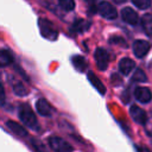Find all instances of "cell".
<instances>
[{"label": "cell", "mask_w": 152, "mask_h": 152, "mask_svg": "<svg viewBox=\"0 0 152 152\" xmlns=\"http://www.w3.org/2000/svg\"><path fill=\"white\" fill-rule=\"evenodd\" d=\"M38 26H39L40 33L44 38H46L49 40H56L57 39L58 31L51 21H49L48 19H44V18H40L38 20Z\"/></svg>", "instance_id": "6da1fadb"}, {"label": "cell", "mask_w": 152, "mask_h": 152, "mask_svg": "<svg viewBox=\"0 0 152 152\" xmlns=\"http://www.w3.org/2000/svg\"><path fill=\"white\" fill-rule=\"evenodd\" d=\"M19 116L21 119V121L30 128L32 129H38L39 128V125H38V121H37V118L34 115V113L31 110L30 107L27 106H23L20 112H19Z\"/></svg>", "instance_id": "7a4b0ae2"}, {"label": "cell", "mask_w": 152, "mask_h": 152, "mask_svg": "<svg viewBox=\"0 0 152 152\" xmlns=\"http://www.w3.org/2000/svg\"><path fill=\"white\" fill-rule=\"evenodd\" d=\"M49 144H50V147L55 152H71L72 151L71 146L59 137H51L49 140Z\"/></svg>", "instance_id": "3957f363"}, {"label": "cell", "mask_w": 152, "mask_h": 152, "mask_svg": "<svg viewBox=\"0 0 152 152\" xmlns=\"http://www.w3.org/2000/svg\"><path fill=\"white\" fill-rule=\"evenodd\" d=\"M97 11L106 19H115L116 18V10H115V7L112 4L107 2V1H101L99 4V6H97Z\"/></svg>", "instance_id": "277c9868"}, {"label": "cell", "mask_w": 152, "mask_h": 152, "mask_svg": "<svg viewBox=\"0 0 152 152\" xmlns=\"http://www.w3.org/2000/svg\"><path fill=\"white\" fill-rule=\"evenodd\" d=\"M95 59H96L97 68L100 70L107 69L108 62H109V55H108V52L104 49H102V48L96 49V51H95Z\"/></svg>", "instance_id": "5b68a950"}, {"label": "cell", "mask_w": 152, "mask_h": 152, "mask_svg": "<svg viewBox=\"0 0 152 152\" xmlns=\"http://www.w3.org/2000/svg\"><path fill=\"white\" fill-rule=\"evenodd\" d=\"M150 50V44L146 42V40H142V39H137L134 43H133V52L137 57L141 58L144 56H146V53L148 52Z\"/></svg>", "instance_id": "8992f818"}, {"label": "cell", "mask_w": 152, "mask_h": 152, "mask_svg": "<svg viewBox=\"0 0 152 152\" xmlns=\"http://www.w3.org/2000/svg\"><path fill=\"white\" fill-rule=\"evenodd\" d=\"M129 114H131L132 119H133L137 124H140V125H145V124H146L147 114H146L141 108H139L138 106H132L131 109H129Z\"/></svg>", "instance_id": "52a82bcc"}, {"label": "cell", "mask_w": 152, "mask_h": 152, "mask_svg": "<svg viewBox=\"0 0 152 152\" xmlns=\"http://www.w3.org/2000/svg\"><path fill=\"white\" fill-rule=\"evenodd\" d=\"M134 96H135V99L138 101H140L142 103H147L152 99V93L146 87H138L135 89V91H134Z\"/></svg>", "instance_id": "ba28073f"}, {"label": "cell", "mask_w": 152, "mask_h": 152, "mask_svg": "<svg viewBox=\"0 0 152 152\" xmlns=\"http://www.w3.org/2000/svg\"><path fill=\"white\" fill-rule=\"evenodd\" d=\"M121 17H122L124 21H126L127 24H131V25H135L138 23V20H139L138 14L131 7H125L121 11Z\"/></svg>", "instance_id": "9c48e42d"}, {"label": "cell", "mask_w": 152, "mask_h": 152, "mask_svg": "<svg viewBox=\"0 0 152 152\" xmlns=\"http://www.w3.org/2000/svg\"><path fill=\"white\" fill-rule=\"evenodd\" d=\"M36 108H37L38 113H39L40 115H43V116H49V115H51V113H52V107H51V104H50L46 100H44V99H40V100L37 101Z\"/></svg>", "instance_id": "30bf717a"}, {"label": "cell", "mask_w": 152, "mask_h": 152, "mask_svg": "<svg viewBox=\"0 0 152 152\" xmlns=\"http://www.w3.org/2000/svg\"><path fill=\"white\" fill-rule=\"evenodd\" d=\"M133 69H134V62L131 58L126 57V58H122L120 61V63H119V70H120V72L122 75H128Z\"/></svg>", "instance_id": "8fae6325"}, {"label": "cell", "mask_w": 152, "mask_h": 152, "mask_svg": "<svg viewBox=\"0 0 152 152\" xmlns=\"http://www.w3.org/2000/svg\"><path fill=\"white\" fill-rule=\"evenodd\" d=\"M6 125H7V127H8L12 132H14L17 135H20V137H26V135H27V132L25 131V128H24L23 126H20V125H19L18 122H15V121L10 120V121L6 122Z\"/></svg>", "instance_id": "7c38bea8"}, {"label": "cell", "mask_w": 152, "mask_h": 152, "mask_svg": "<svg viewBox=\"0 0 152 152\" xmlns=\"http://www.w3.org/2000/svg\"><path fill=\"white\" fill-rule=\"evenodd\" d=\"M88 80L90 81V83L101 93V94H104L106 93V88H104V86L100 82V80H99V77L94 74V72H88Z\"/></svg>", "instance_id": "4fadbf2b"}, {"label": "cell", "mask_w": 152, "mask_h": 152, "mask_svg": "<svg viewBox=\"0 0 152 152\" xmlns=\"http://www.w3.org/2000/svg\"><path fill=\"white\" fill-rule=\"evenodd\" d=\"M142 28L147 36H152V14H145L142 17Z\"/></svg>", "instance_id": "5bb4252c"}, {"label": "cell", "mask_w": 152, "mask_h": 152, "mask_svg": "<svg viewBox=\"0 0 152 152\" xmlns=\"http://www.w3.org/2000/svg\"><path fill=\"white\" fill-rule=\"evenodd\" d=\"M89 26H90L89 21H86L84 19H77L72 25V30L76 32H84L86 30L89 28Z\"/></svg>", "instance_id": "9a60e30c"}, {"label": "cell", "mask_w": 152, "mask_h": 152, "mask_svg": "<svg viewBox=\"0 0 152 152\" xmlns=\"http://www.w3.org/2000/svg\"><path fill=\"white\" fill-rule=\"evenodd\" d=\"M12 61H13V57H12L11 51L4 49V50L1 51V53H0V64H1L2 66H6V65H8L10 63H12Z\"/></svg>", "instance_id": "2e32d148"}, {"label": "cell", "mask_w": 152, "mask_h": 152, "mask_svg": "<svg viewBox=\"0 0 152 152\" xmlns=\"http://www.w3.org/2000/svg\"><path fill=\"white\" fill-rule=\"evenodd\" d=\"M72 64H74V66L78 71H84L86 70V66H87L86 59L82 56H74L72 57Z\"/></svg>", "instance_id": "e0dca14e"}, {"label": "cell", "mask_w": 152, "mask_h": 152, "mask_svg": "<svg viewBox=\"0 0 152 152\" xmlns=\"http://www.w3.org/2000/svg\"><path fill=\"white\" fill-rule=\"evenodd\" d=\"M13 91H14V94L18 95V96H25V95H27L26 88H25L24 84H23L21 82H19V81H17V82L13 84Z\"/></svg>", "instance_id": "ac0fdd59"}, {"label": "cell", "mask_w": 152, "mask_h": 152, "mask_svg": "<svg viewBox=\"0 0 152 152\" xmlns=\"http://www.w3.org/2000/svg\"><path fill=\"white\" fill-rule=\"evenodd\" d=\"M132 81H134V82H145V81H147V77H146L145 72L141 69H137V71L133 74Z\"/></svg>", "instance_id": "d6986e66"}, {"label": "cell", "mask_w": 152, "mask_h": 152, "mask_svg": "<svg viewBox=\"0 0 152 152\" xmlns=\"http://www.w3.org/2000/svg\"><path fill=\"white\" fill-rule=\"evenodd\" d=\"M31 142H32V146L34 147V150H36L37 152H49V151H48V147H46L40 140H38V139H32Z\"/></svg>", "instance_id": "ffe728a7"}, {"label": "cell", "mask_w": 152, "mask_h": 152, "mask_svg": "<svg viewBox=\"0 0 152 152\" xmlns=\"http://www.w3.org/2000/svg\"><path fill=\"white\" fill-rule=\"evenodd\" d=\"M61 7L65 11H72L75 7V1L74 0H58Z\"/></svg>", "instance_id": "44dd1931"}, {"label": "cell", "mask_w": 152, "mask_h": 152, "mask_svg": "<svg viewBox=\"0 0 152 152\" xmlns=\"http://www.w3.org/2000/svg\"><path fill=\"white\" fill-rule=\"evenodd\" d=\"M132 2L140 10H145L148 8L151 5V0H132Z\"/></svg>", "instance_id": "7402d4cb"}, {"label": "cell", "mask_w": 152, "mask_h": 152, "mask_svg": "<svg viewBox=\"0 0 152 152\" xmlns=\"http://www.w3.org/2000/svg\"><path fill=\"white\" fill-rule=\"evenodd\" d=\"M144 126H145L146 133H147L150 137H152V112L147 115V120H146V124H145Z\"/></svg>", "instance_id": "603a6c76"}, {"label": "cell", "mask_w": 152, "mask_h": 152, "mask_svg": "<svg viewBox=\"0 0 152 152\" xmlns=\"http://www.w3.org/2000/svg\"><path fill=\"white\" fill-rule=\"evenodd\" d=\"M110 43H115V44H124L125 40L121 39V38H118V37H114V38H110Z\"/></svg>", "instance_id": "cb8c5ba5"}, {"label": "cell", "mask_w": 152, "mask_h": 152, "mask_svg": "<svg viewBox=\"0 0 152 152\" xmlns=\"http://www.w3.org/2000/svg\"><path fill=\"white\" fill-rule=\"evenodd\" d=\"M115 4H122V2H125L126 0H113Z\"/></svg>", "instance_id": "d4e9b609"}]
</instances>
